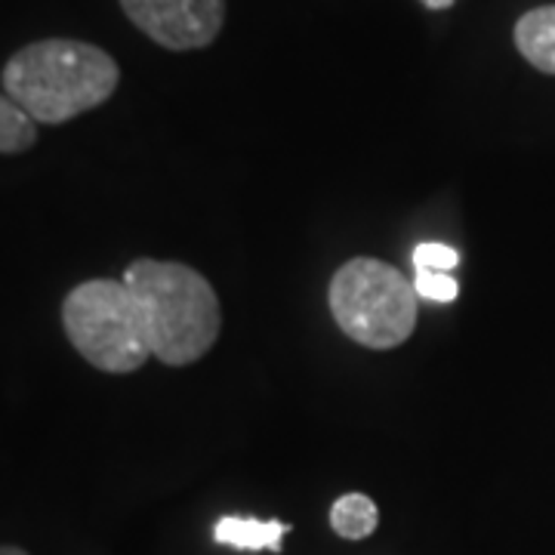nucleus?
Listing matches in <instances>:
<instances>
[{
	"instance_id": "nucleus-1",
	"label": "nucleus",
	"mask_w": 555,
	"mask_h": 555,
	"mask_svg": "<svg viewBox=\"0 0 555 555\" xmlns=\"http://www.w3.org/2000/svg\"><path fill=\"white\" fill-rule=\"evenodd\" d=\"M118 80V62L102 47L72 38L35 40L3 65V93L38 124H65L100 108Z\"/></svg>"
},
{
	"instance_id": "nucleus-2",
	"label": "nucleus",
	"mask_w": 555,
	"mask_h": 555,
	"mask_svg": "<svg viewBox=\"0 0 555 555\" xmlns=\"http://www.w3.org/2000/svg\"><path fill=\"white\" fill-rule=\"evenodd\" d=\"M124 284L133 291L145 318L152 356L185 367L214 349L222 331V309L214 284L185 262L133 259L124 269Z\"/></svg>"
},
{
	"instance_id": "nucleus-3",
	"label": "nucleus",
	"mask_w": 555,
	"mask_h": 555,
	"mask_svg": "<svg viewBox=\"0 0 555 555\" xmlns=\"http://www.w3.org/2000/svg\"><path fill=\"white\" fill-rule=\"evenodd\" d=\"M327 302L346 337L364 349H396L414 334L420 315L416 287L389 262L349 259L331 278Z\"/></svg>"
},
{
	"instance_id": "nucleus-4",
	"label": "nucleus",
	"mask_w": 555,
	"mask_h": 555,
	"mask_svg": "<svg viewBox=\"0 0 555 555\" xmlns=\"http://www.w3.org/2000/svg\"><path fill=\"white\" fill-rule=\"evenodd\" d=\"M62 327L80 356L105 374H133L152 356L142 306L124 281L93 278L72 287L62 302Z\"/></svg>"
},
{
	"instance_id": "nucleus-5",
	"label": "nucleus",
	"mask_w": 555,
	"mask_h": 555,
	"mask_svg": "<svg viewBox=\"0 0 555 555\" xmlns=\"http://www.w3.org/2000/svg\"><path fill=\"white\" fill-rule=\"evenodd\" d=\"M124 16L164 50H204L225 25V0H120Z\"/></svg>"
},
{
	"instance_id": "nucleus-6",
	"label": "nucleus",
	"mask_w": 555,
	"mask_h": 555,
	"mask_svg": "<svg viewBox=\"0 0 555 555\" xmlns=\"http://www.w3.org/2000/svg\"><path fill=\"white\" fill-rule=\"evenodd\" d=\"M516 47L543 75H555V3L537 7L516 22Z\"/></svg>"
},
{
	"instance_id": "nucleus-7",
	"label": "nucleus",
	"mask_w": 555,
	"mask_h": 555,
	"mask_svg": "<svg viewBox=\"0 0 555 555\" xmlns=\"http://www.w3.org/2000/svg\"><path fill=\"white\" fill-rule=\"evenodd\" d=\"M287 531H291V525H284V521L225 516L217 521L214 537H217V543L241 550V553H259V550L281 553V537L287 534Z\"/></svg>"
},
{
	"instance_id": "nucleus-8",
	"label": "nucleus",
	"mask_w": 555,
	"mask_h": 555,
	"mask_svg": "<svg viewBox=\"0 0 555 555\" xmlns=\"http://www.w3.org/2000/svg\"><path fill=\"white\" fill-rule=\"evenodd\" d=\"M379 525V509L377 503L367 494H343L331 506V528L334 534L343 537V540H364L377 531Z\"/></svg>"
},
{
	"instance_id": "nucleus-9",
	"label": "nucleus",
	"mask_w": 555,
	"mask_h": 555,
	"mask_svg": "<svg viewBox=\"0 0 555 555\" xmlns=\"http://www.w3.org/2000/svg\"><path fill=\"white\" fill-rule=\"evenodd\" d=\"M38 142V120L20 102L0 93V155H22Z\"/></svg>"
},
{
	"instance_id": "nucleus-10",
	"label": "nucleus",
	"mask_w": 555,
	"mask_h": 555,
	"mask_svg": "<svg viewBox=\"0 0 555 555\" xmlns=\"http://www.w3.org/2000/svg\"><path fill=\"white\" fill-rule=\"evenodd\" d=\"M414 266L416 272H444V275H451V269L460 266V254L454 247L441 244V241H426V244H416Z\"/></svg>"
},
{
	"instance_id": "nucleus-11",
	"label": "nucleus",
	"mask_w": 555,
	"mask_h": 555,
	"mask_svg": "<svg viewBox=\"0 0 555 555\" xmlns=\"http://www.w3.org/2000/svg\"><path fill=\"white\" fill-rule=\"evenodd\" d=\"M416 297L433 299V302H454L460 287L451 275L444 272H416Z\"/></svg>"
},
{
	"instance_id": "nucleus-12",
	"label": "nucleus",
	"mask_w": 555,
	"mask_h": 555,
	"mask_svg": "<svg viewBox=\"0 0 555 555\" xmlns=\"http://www.w3.org/2000/svg\"><path fill=\"white\" fill-rule=\"evenodd\" d=\"M456 0H423V7H429V10H451Z\"/></svg>"
},
{
	"instance_id": "nucleus-13",
	"label": "nucleus",
	"mask_w": 555,
	"mask_h": 555,
	"mask_svg": "<svg viewBox=\"0 0 555 555\" xmlns=\"http://www.w3.org/2000/svg\"><path fill=\"white\" fill-rule=\"evenodd\" d=\"M0 555H28V553H25L22 546H13V543H3V546H0Z\"/></svg>"
}]
</instances>
